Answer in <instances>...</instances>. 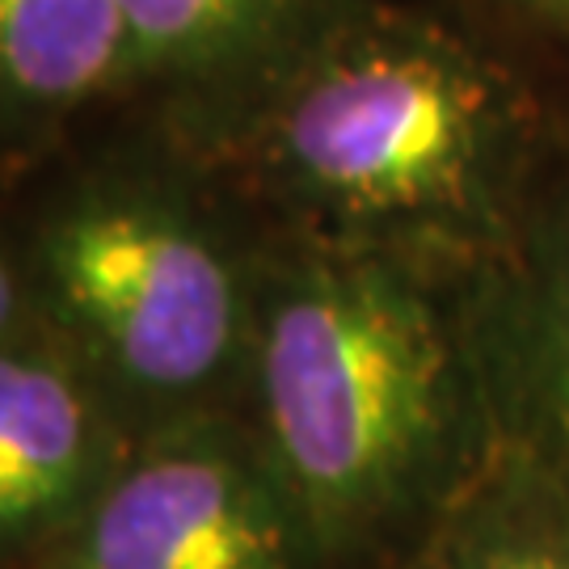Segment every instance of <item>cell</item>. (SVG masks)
<instances>
[{"label":"cell","mask_w":569,"mask_h":569,"mask_svg":"<svg viewBox=\"0 0 569 569\" xmlns=\"http://www.w3.org/2000/svg\"><path fill=\"white\" fill-rule=\"evenodd\" d=\"M472 270L262 224L241 413L326 569H388L498 443Z\"/></svg>","instance_id":"obj_1"},{"label":"cell","mask_w":569,"mask_h":569,"mask_svg":"<svg viewBox=\"0 0 569 569\" xmlns=\"http://www.w3.org/2000/svg\"><path fill=\"white\" fill-rule=\"evenodd\" d=\"M211 164L262 224L477 266L557 157L498 56L427 9L367 0Z\"/></svg>","instance_id":"obj_2"},{"label":"cell","mask_w":569,"mask_h":569,"mask_svg":"<svg viewBox=\"0 0 569 569\" xmlns=\"http://www.w3.org/2000/svg\"><path fill=\"white\" fill-rule=\"evenodd\" d=\"M47 338L131 435L241 409L262 220L164 136L81 169L21 228Z\"/></svg>","instance_id":"obj_3"},{"label":"cell","mask_w":569,"mask_h":569,"mask_svg":"<svg viewBox=\"0 0 569 569\" xmlns=\"http://www.w3.org/2000/svg\"><path fill=\"white\" fill-rule=\"evenodd\" d=\"M63 549L68 569H326L241 409L131 435Z\"/></svg>","instance_id":"obj_4"},{"label":"cell","mask_w":569,"mask_h":569,"mask_svg":"<svg viewBox=\"0 0 569 569\" xmlns=\"http://www.w3.org/2000/svg\"><path fill=\"white\" fill-rule=\"evenodd\" d=\"M127 98L207 164L367 0H119Z\"/></svg>","instance_id":"obj_5"},{"label":"cell","mask_w":569,"mask_h":569,"mask_svg":"<svg viewBox=\"0 0 569 569\" xmlns=\"http://www.w3.org/2000/svg\"><path fill=\"white\" fill-rule=\"evenodd\" d=\"M472 321L498 439L569 481V164L472 270Z\"/></svg>","instance_id":"obj_6"},{"label":"cell","mask_w":569,"mask_h":569,"mask_svg":"<svg viewBox=\"0 0 569 569\" xmlns=\"http://www.w3.org/2000/svg\"><path fill=\"white\" fill-rule=\"evenodd\" d=\"M131 430L56 338L0 346V557L68 536Z\"/></svg>","instance_id":"obj_7"},{"label":"cell","mask_w":569,"mask_h":569,"mask_svg":"<svg viewBox=\"0 0 569 569\" xmlns=\"http://www.w3.org/2000/svg\"><path fill=\"white\" fill-rule=\"evenodd\" d=\"M127 98L119 0H0V161L39 157Z\"/></svg>","instance_id":"obj_8"},{"label":"cell","mask_w":569,"mask_h":569,"mask_svg":"<svg viewBox=\"0 0 569 569\" xmlns=\"http://www.w3.org/2000/svg\"><path fill=\"white\" fill-rule=\"evenodd\" d=\"M388 569H569V481L498 439L472 481Z\"/></svg>","instance_id":"obj_9"},{"label":"cell","mask_w":569,"mask_h":569,"mask_svg":"<svg viewBox=\"0 0 569 569\" xmlns=\"http://www.w3.org/2000/svg\"><path fill=\"white\" fill-rule=\"evenodd\" d=\"M34 333H47V329H42L39 305H34L21 232L4 224V216H0V346L34 338Z\"/></svg>","instance_id":"obj_10"},{"label":"cell","mask_w":569,"mask_h":569,"mask_svg":"<svg viewBox=\"0 0 569 569\" xmlns=\"http://www.w3.org/2000/svg\"><path fill=\"white\" fill-rule=\"evenodd\" d=\"M523 4H531L536 13H549L552 21L569 26V0H523Z\"/></svg>","instance_id":"obj_11"}]
</instances>
